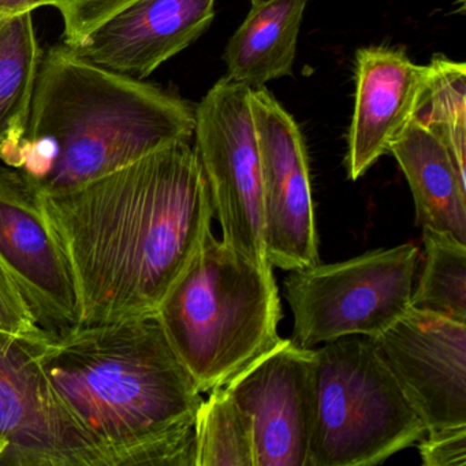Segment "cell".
<instances>
[{
  "instance_id": "cell-1",
  "label": "cell",
  "mask_w": 466,
  "mask_h": 466,
  "mask_svg": "<svg viewBox=\"0 0 466 466\" xmlns=\"http://www.w3.org/2000/svg\"><path fill=\"white\" fill-rule=\"evenodd\" d=\"M45 207L72 272L77 324L157 315L214 218L189 141L45 196Z\"/></svg>"
},
{
  "instance_id": "cell-2",
  "label": "cell",
  "mask_w": 466,
  "mask_h": 466,
  "mask_svg": "<svg viewBox=\"0 0 466 466\" xmlns=\"http://www.w3.org/2000/svg\"><path fill=\"white\" fill-rule=\"evenodd\" d=\"M37 357L106 466H196L203 397L157 315L48 331Z\"/></svg>"
},
{
  "instance_id": "cell-3",
  "label": "cell",
  "mask_w": 466,
  "mask_h": 466,
  "mask_svg": "<svg viewBox=\"0 0 466 466\" xmlns=\"http://www.w3.org/2000/svg\"><path fill=\"white\" fill-rule=\"evenodd\" d=\"M193 130L184 100L61 45L42 56L28 121L0 144V162L53 196L189 141Z\"/></svg>"
},
{
  "instance_id": "cell-4",
  "label": "cell",
  "mask_w": 466,
  "mask_h": 466,
  "mask_svg": "<svg viewBox=\"0 0 466 466\" xmlns=\"http://www.w3.org/2000/svg\"><path fill=\"white\" fill-rule=\"evenodd\" d=\"M157 318L201 394L230 383L282 339L274 274L215 238L212 230Z\"/></svg>"
},
{
  "instance_id": "cell-5",
  "label": "cell",
  "mask_w": 466,
  "mask_h": 466,
  "mask_svg": "<svg viewBox=\"0 0 466 466\" xmlns=\"http://www.w3.org/2000/svg\"><path fill=\"white\" fill-rule=\"evenodd\" d=\"M315 351V419L308 466L380 465L424 438V422L372 338H339Z\"/></svg>"
},
{
  "instance_id": "cell-6",
  "label": "cell",
  "mask_w": 466,
  "mask_h": 466,
  "mask_svg": "<svg viewBox=\"0 0 466 466\" xmlns=\"http://www.w3.org/2000/svg\"><path fill=\"white\" fill-rule=\"evenodd\" d=\"M417 261L419 248L409 242L290 271L283 288L294 318L291 340L315 349L383 334L411 308Z\"/></svg>"
},
{
  "instance_id": "cell-7",
  "label": "cell",
  "mask_w": 466,
  "mask_h": 466,
  "mask_svg": "<svg viewBox=\"0 0 466 466\" xmlns=\"http://www.w3.org/2000/svg\"><path fill=\"white\" fill-rule=\"evenodd\" d=\"M252 88L223 77L195 110L196 154L200 160L222 241L274 274L264 244L260 149Z\"/></svg>"
},
{
  "instance_id": "cell-8",
  "label": "cell",
  "mask_w": 466,
  "mask_h": 466,
  "mask_svg": "<svg viewBox=\"0 0 466 466\" xmlns=\"http://www.w3.org/2000/svg\"><path fill=\"white\" fill-rule=\"evenodd\" d=\"M39 342L0 331V466H106L46 376Z\"/></svg>"
},
{
  "instance_id": "cell-9",
  "label": "cell",
  "mask_w": 466,
  "mask_h": 466,
  "mask_svg": "<svg viewBox=\"0 0 466 466\" xmlns=\"http://www.w3.org/2000/svg\"><path fill=\"white\" fill-rule=\"evenodd\" d=\"M260 149L264 244L272 267L294 271L319 263L309 163L301 130L266 89H252Z\"/></svg>"
},
{
  "instance_id": "cell-10",
  "label": "cell",
  "mask_w": 466,
  "mask_h": 466,
  "mask_svg": "<svg viewBox=\"0 0 466 466\" xmlns=\"http://www.w3.org/2000/svg\"><path fill=\"white\" fill-rule=\"evenodd\" d=\"M315 376V349L280 339L226 384L249 421L255 466H308Z\"/></svg>"
},
{
  "instance_id": "cell-11",
  "label": "cell",
  "mask_w": 466,
  "mask_h": 466,
  "mask_svg": "<svg viewBox=\"0 0 466 466\" xmlns=\"http://www.w3.org/2000/svg\"><path fill=\"white\" fill-rule=\"evenodd\" d=\"M372 340L427 432L466 424V323L411 307Z\"/></svg>"
},
{
  "instance_id": "cell-12",
  "label": "cell",
  "mask_w": 466,
  "mask_h": 466,
  "mask_svg": "<svg viewBox=\"0 0 466 466\" xmlns=\"http://www.w3.org/2000/svg\"><path fill=\"white\" fill-rule=\"evenodd\" d=\"M0 256L48 331L78 323L77 294L64 250L46 214L45 196L0 162Z\"/></svg>"
},
{
  "instance_id": "cell-13",
  "label": "cell",
  "mask_w": 466,
  "mask_h": 466,
  "mask_svg": "<svg viewBox=\"0 0 466 466\" xmlns=\"http://www.w3.org/2000/svg\"><path fill=\"white\" fill-rule=\"evenodd\" d=\"M217 0H133L73 48L99 66L146 78L211 25Z\"/></svg>"
},
{
  "instance_id": "cell-14",
  "label": "cell",
  "mask_w": 466,
  "mask_h": 466,
  "mask_svg": "<svg viewBox=\"0 0 466 466\" xmlns=\"http://www.w3.org/2000/svg\"><path fill=\"white\" fill-rule=\"evenodd\" d=\"M428 81L400 48L365 47L356 56V97L346 157L349 178L357 181L416 116Z\"/></svg>"
},
{
  "instance_id": "cell-15",
  "label": "cell",
  "mask_w": 466,
  "mask_h": 466,
  "mask_svg": "<svg viewBox=\"0 0 466 466\" xmlns=\"http://www.w3.org/2000/svg\"><path fill=\"white\" fill-rule=\"evenodd\" d=\"M389 154L410 187L417 225L466 244V179L458 174L441 140L413 118L392 141Z\"/></svg>"
},
{
  "instance_id": "cell-16",
  "label": "cell",
  "mask_w": 466,
  "mask_h": 466,
  "mask_svg": "<svg viewBox=\"0 0 466 466\" xmlns=\"http://www.w3.org/2000/svg\"><path fill=\"white\" fill-rule=\"evenodd\" d=\"M309 0L255 2L225 51L228 77L252 89L290 76Z\"/></svg>"
},
{
  "instance_id": "cell-17",
  "label": "cell",
  "mask_w": 466,
  "mask_h": 466,
  "mask_svg": "<svg viewBox=\"0 0 466 466\" xmlns=\"http://www.w3.org/2000/svg\"><path fill=\"white\" fill-rule=\"evenodd\" d=\"M42 56L32 13L0 21V144L25 127Z\"/></svg>"
},
{
  "instance_id": "cell-18",
  "label": "cell",
  "mask_w": 466,
  "mask_h": 466,
  "mask_svg": "<svg viewBox=\"0 0 466 466\" xmlns=\"http://www.w3.org/2000/svg\"><path fill=\"white\" fill-rule=\"evenodd\" d=\"M414 118L443 144L458 174L466 179V65L433 56L428 81Z\"/></svg>"
},
{
  "instance_id": "cell-19",
  "label": "cell",
  "mask_w": 466,
  "mask_h": 466,
  "mask_svg": "<svg viewBox=\"0 0 466 466\" xmlns=\"http://www.w3.org/2000/svg\"><path fill=\"white\" fill-rule=\"evenodd\" d=\"M424 269L411 307L466 323V244L450 234L422 228Z\"/></svg>"
},
{
  "instance_id": "cell-20",
  "label": "cell",
  "mask_w": 466,
  "mask_h": 466,
  "mask_svg": "<svg viewBox=\"0 0 466 466\" xmlns=\"http://www.w3.org/2000/svg\"><path fill=\"white\" fill-rule=\"evenodd\" d=\"M195 436L196 466H255L249 421L225 387L201 402Z\"/></svg>"
},
{
  "instance_id": "cell-21",
  "label": "cell",
  "mask_w": 466,
  "mask_h": 466,
  "mask_svg": "<svg viewBox=\"0 0 466 466\" xmlns=\"http://www.w3.org/2000/svg\"><path fill=\"white\" fill-rule=\"evenodd\" d=\"M0 331L25 339L39 340L47 337L48 329L40 324L6 261L0 256Z\"/></svg>"
},
{
  "instance_id": "cell-22",
  "label": "cell",
  "mask_w": 466,
  "mask_h": 466,
  "mask_svg": "<svg viewBox=\"0 0 466 466\" xmlns=\"http://www.w3.org/2000/svg\"><path fill=\"white\" fill-rule=\"evenodd\" d=\"M133 0H56L53 7L64 21V43L70 47L80 45L86 35L106 18Z\"/></svg>"
},
{
  "instance_id": "cell-23",
  "label": "cell",
  "mask_w": 466,
  "mask_h": 466,
  "mask_svg": "<svg viewBox=\"0 0 466 466\" xmlns=\"http://www.w3.org/2000/svg\"><path fill=\"white\" fill-rule=\"evenodd\" d=\"M424 466H466V424L430 431L420 439Z\"/></svg>"
},
{
  "instance_id": "cell-24",
  "label": "cell",
  "mask_w": 466,
  "mask_h": 466,
  "mask_svg": "<svg viewBox=\"0 0 466 466\" xmlns=\"http://www.w3.org/2000/svg\"><path fill=\"white\" fill-rule=\"evenodd\" d=\"M56 0H0V21L15 15L34 13L45 6H54Z\"/></svg>"
},
{
  "instance_id": "cell-25",
  "label": "cell",
  "mask_w": 466,
  "mask_h": 466,
  "mask_svg": "<svg viewBox=\"0 0 466 466\" xmlns=\"http://www.w3.org/2000/svg\"><path fill=\"white\" fill-rule=\"evenodd\" d=\"M250 2H252V4H255V2H263V0H250Z\"/></svg>"
}]
</instances>
